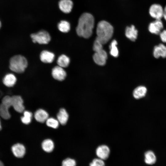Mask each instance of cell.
Returning a JSON list of instances; mask_svg holds the SVG:
<instances>
[{
  "label": "cell",
  "instance_id": "1",
  "mask_svg": "<svg viewBox=\"0 0 166 166\" xmlns=\"http://www.w3.org/2000/svg\"><path fill=\"white\" fill-rule=\"evenodd\" d=\"M94 25V19L90 14L85 13L80 17L76 31L79 36L85 38L90 37L92 34Z\"/></svg>",
  "mask_w": 166,
  "mask_h": 166
},
{
  "label": "cell",
  "instance_id": "2",
  "mask_svg": "<svg viewBox=\"0 0 166 166\" xmlns=\"http://www.w3.org/2000/svg\"><path fill=\"white\" fill-rule=\"evenodd\" d=\"M113 33V26L108 22L101 21L97 24L96 38L103 45L107 43L112 38Z\"/></svg>",
  "mask_w": 166,
  "mask_h": 166
},
{
  "label": "cell",
  "instance_id": "3",
  "mask_svg": "<svg viewBox=\"0 0 166 166\" xmlns=\"http://www.w3.org/2000/svg\"><path fill=\"white\" fill-rule=\"evenodd\" d=\"M10 68L12 71L20 73L24 72L28 65L27 61L24 56L17 55L11 58Z\"/></svg>",
  "mask_w": 166,
  "mask_h": 166
},
{
  "label": "cell",
  "instance_id": "4",
  "mask_svg": "<svg viewBox=\"0 0 166 166\" xmlns=\"http://www.w3.org/2000/svg\"><path fill=\"white\" fill-rule=\"evenodd\" d=\"M30 37L34 43L41 44H46L51 40L49 34L44 30H40L37 33L31 34Z\"/></svg>",
  "mask_w": 166,
  "mask_h": 166
},
{
  "label": "cell",
  "instance_id": "5",
  "mask_svg": "<svg viewBox=\"0 0 166 166\" xmlns=\"http://www.w3.org/2000/svg\"><path fill=\"white\" fill-rule=\"evenodd\" d=\"M164 9L160 4H154L152 5L149 9L150 16L156 19H161L163 17Z\"/></svg>",
  "mask_w": 166,
  "mask_h": 166
},
{
  "label": "cell",
  "instance_id": "6",
  "mask_svg": "<svg viewBox=\"0 0 166 166\" xmlns=\"http://www.w3.org/2000/svg\"><path fill=\"white\" fill-rule=\"evenodd\" d=\"M110 153V148L105 144L99 146L96 150V154L97 157L104 160L109 158Z\"/></svg>",
  "mask_w": 166,
  "mask_h": 166
},
{
  "label": "cell",
  "instance_id": "7",
  "mask_svg": "<svg viewBox=\"0 0 166 166\" xmlns=\"http://www.w3.org/2000/svg\"><path fill=\"white\" fill-rule=\"evenodd\" d=\"M94 62L97 65L103 66L105 65L107 58L106 52L103 49L97 52H95L93 56Z\"/></svg>",
  "mask_w": 166,
  "mask_h": 166
},
{
  "label": "cell",
  "instance_id": "8",
  "mask_svg": "<svg viewBox=\"0 0 166 166\" xmlns=\"http://www.w3.org/2000/svg\"><path fill=\"white\" fill-rule=\"evenodd\" d=\"M23 102V100L20 96L15 95L11 97V106L18 112L22 113L24 111L25 107Z\"/></svg>",
  "mask_w": 166,
  "mask_h": 166
},
{
  "label": "cell",
  "instance_id": "9",
  "mask_svg": "<svg viewBox=\"0 0 166 166\" xmlns=\"http://www.w3.org/2000/svg\"><path fill=\"white\" fill-rule=\"evenodd\" d=\"M163 28V24L161 19H156L149 24L148 29L151 33L159 34L162 31Z\"/></svg>",
  "mask_w": 166,
  "mask_h": 166
},
{
  "label": "cell",
  "instance_id": "10",
  "mask_svg": "<svg viewBox=\"0 0 166 166\" xmlns=\"http://www.w3.org/2000/svg\"><path fill=\"white\" fill-rule=\"evenodd\" d=\"M52 75L55 79L59 81H62L66 77V73L63 68L58 65L53 69Z\"/></svg>",
  "mask_w": 166,
  "mask_h": 166
},
{
  "label": "cell",
  "instance_id": "11",
  "mask_svg": "<svg viewBox=\"0 0 166 166\" xmlns=\"http://www.w3.org/2000/svg\"><path fill=\"white\" fill-rule=\"evenodd\" d=\"M58 5L61 11L65 13L68 14L71 11L73 3L71 0H60Z\"/></svg>",
  "mask_w": 166,
  "mask_h": 166
},
{
  "label": "cell",
  "instance_id": "12",
  "mask_svg": "<svg viewBox=\"0 0 166 166\" xmlns=\"http://www.w3.org/2000/svg\"><path fill=\"white\" fill-rule=\"evenodd\" d=\"M11 150L14 155L18 158L22 157L26 152L25 146L20 143H17L13 145L12 147Z\"/></svg>",
  "mask_w": 166,
  "mask_h": 166
},
{
  "label": "cell",
  "instance_id": "13",
  "mask_svg": "<svg viewBox=\"0 0 166 166\" xmlns=\"http://www.w3.org/2000/svg\"><path fill=\"white\" fill-rule=\"evenodd\" d=\"M153 54L154 57L156 58H158L160 57L166 58V46L162 44L155 46L153 50Z\"/></svg>",
  "mask_w": 166,
  "mask_h": 166
},
{
  "label": "cell",
  "instance_id": "14",
  "mask_svg": "<svg viewBox=\"0 0 166 166\" xmlns=\"http://www.w3.org/2000/svg\"><path fill=\"white\" fill-rule=\"evenodd\" d=\"M34 117L38 122L43 123L49 118L47 112L43 109H39L37 110L34 113Z\"/></svg>",
  "mask_w": 166,
  "mask_h": 166
},
{
  "label": "cell",
  "instance_id": "15",
  "mask_svg": "<svg viewBox=\"0 0 166 166\" xmlns=\"http://www.w3.org/2000/svg\"><path fill=\"white\" fill-rule=\"evenodd\" d=\"M40 59L42 62L45 63H51L53 61L55 55L54 53L47 50H44L40 54Z\"/></svg>",
  "mask_w": 166,
  "mask_h": 166
},
{
  "label": "cell",
  "instance_id": "16",
  "mask_svg": "<svg viewBox=\"0 0 166 166\" xmlns=\"http://www.w3.org/2000/svg\"><path fill=\"white\" fill-rule=\"evenodd\" d=\"M126 36L132 41H134L137 38L138 31L135 26L132 25L130 27H126L125 30Z\"/></svg>",
  "mask_w": 166,
  "mask_h": 166
},
{
  "label": "cell",
  "instance_id": "17",
  "mask_svg": "<svg viewBox=\"0 0 166 166\" xmlns=\"http://www.w3.org/2000/svg\"><path fill=\"white\" fill-rule=\"evenodd\" d=\"M147 92V88L145 86H140L134 89L133 95L135 99H139L145 97Z\"/></svg>",
  "mask_w": 166,
  "mask_h": 166
},
{
  "label": "cell",
  "instance_id": "18",
  "mask_svg": "<svg viewBox=\"0 0 166 166\" xmlns=\"http://www.w3.org/2000/svg\"><path fill=\"white\" fill-rule=\"evenodd\" d=\"M57 118L61 124L64 125L66 123L68 119L69 115L65 109L61 108L60 109L57 115Z\"/></svg>",
  "mask_w": 166,
  "mask_h": 166
},
{
  "label": "cell",
  "instance_id": "19",
  "mask_svg": "<svg viewBox=\"0 0 166 166\" xmlns=\"http://www.w3.org/2000/svg\"><path fill=\"white\" fill-rule=\"evenodd\" d=\"M145 163L148 165H152L156 161V157L154 152L151 151H148L144 154Z\"/></svg>",
  "mask_w": 166,
  "mask_h": 166
},
{
  "label": "cell",
  "instance_id": "20",
  "mask_svg": "<svg viewBox=\"0 0 166 166\" xmlns=\"http://www.w3.org/2000/svg\"><path fill=\"white\" fill-rule=\"evenodd\" d=\"M16 81V78L15 76L11 73L6 74L4 77L3 82L6 86L11 87L14 85Z\"/></svg>",
  "mask_w": 166,
  "mask_h": 166
},
{
  "label": "cell",
  "instance_id": "21",
  "mask_svg": "<svg viewBox=\"0 0 166 166\" xmlns=\"http://www.w3.org/2000/svg\"><path fill=\"white\" fill-rule=\"evenodd\" d=\"M42 148L45 152H50L53 151L54 148V144L53 141L50 139L44 140L42 144Z\"/></svg>",
  "mask_w": 166,
  "mask_h": 166
},
{
  "label": "cell",
  "instance_id": "22",
  "mask_svg": "<svg viewBox=\"0 0 166 166\" xmlns=\"http://www.w3.org/2000/svg\"><path fill=\"white\" fill-rule=\"evenodd\" d=\"M70 61V59L68 57L63 54L58 57L57 63L58 66L63 68L66 67L69 65Z\"/></svg>",
  "mask_w": 166,
  "mask_h": 166
},
{
  "label": "cell",
  "instance_id": "23",
  "mask_svg": "<svg viewBox=\"0 0 166 166\" xmlns=\"http://www.w3.org/2000/svg\"><path fill=\"white\" fill-rule=\"evenodd\" d=\"M58 30L63 33L68 32L70 29V25L69 22L65 20L61 21L57 25Z\"/></svg>",
  "mask_w": 166,
  "mask_h": 166
},
{
  "label": "cell",
  "instance_id": "24",
  "mask_svg": "<svg viewBox=\"0 0 166 166\" xmlns=\"http://www.w3.org/2000/svg\"><path fill=\"white\" fill-rule=\"evenodd\" d=\"M117 41L113 40L111 42L110 45V53L113 57H116L119 55V51L117 47Z\"/></svg>",
  "mask_w": 166,
  "mask_h": 166
},
{
  "label": "cell",
  "instance_id": "25",
  "mask_svg": "<svg viewBox=\"0 0 166 166\" xmlns=\"http://www.w3.org/2000/svg\"><path fill=\"white\" fill-rule=\"evenodd\" d=\"M0 115L5 119H8L10 117L9 109L2 103L0 105Z\"/></svg>",
  "mask_w": 166,
  "mask_h": 166
},
{
  "label": "cell",
  "instance_id": "26",
  "mask_svg": "<svg viewBox=\"0 0 166 166\" xmlns=\"http://www.w3.org/2000/svg\"><path fill=\"white\" fill-rule=\"evenodd\" d=\"M32 117V113L31 112L25 111L24 112L23 116L21 117V120L23 123L28 124L31 122Z\"/></svg>",
  "mask_w": 166,
  "mask_h": 166
},
{
  "label": "cell",
  "instance_id": "27",
  "mask_svg": "<svg viewBox=\"0 0 166 166\" xmlns=\"http://www.w3.org/2000/svg\"><path fill=\"white\" fill-rule=\"evenodd\" d=\"M46 125L53 128H57L59 125V122L57 120L53 118H48L46 121Z\"/></svg>",
  "mask_w": 166,
  "mask_h": 166
},
{
  "label": "cell",
  "instance_id": "28",
  "mask_svg": "<svg viewBox=\"0 0 166 166\" xmlns=\"http://www.w3.org/2000/svg\"><path fill=\"white\" fill-rule=\"evenodd\" d=\"M90 166H104L105 165V163L104 160L98 157L94 158L92 162L89 164Z\"/></svg>",
  "mask_w": 166,
  "mask_h": 166
},
{
  "label": "cell",
  "instance_id": "29",
  "mask_svg": "<svg viewBox=\"0 0 166 166\" xmlns=\"http://www.w3.org/2000/svg\"><path fill=\"white\" fill-rule=\"evenodd\" d=\"M103 44L99 40L96 39L93 45V50L95 52H97L103 49Z\"/></svg>",
  "mask_w": 166,
  "mask_h": 166
},
{
  "label": "cell",
  "instance_id": "30",
  "mask_svg": "<svg viewBox=\"0 0 166 166\" xmlns=\"http://www.w3.org/2000/svg\"><path fill=\"white\" fill-rule=\"evenodd\" d=\"M76 165L75 161L73 159L67 158L63 161L62 165L63 166H74Z\"/></svg>",
  "mask_w": 166,
  "mask_h": 166
},
{
  "label": "cell",
  "instance_id": "31",
  "mask_svg": "<svg viewBox=\"0 0 166 166\" xmlns=\"http://www.w3.org/2000/svg\"><path fill=\"white\" fill-rule=\"evenodd\" d=\"M161 41L166 43V30H162L159 34Z\"/></svg>",
  "mask_w": 166,
  "mask_h": 166
},
{
  "label": "cell",
  "instance_id": "32",
  "mask_svg": "<svg viewBox=\"0 0 166 166\" xmlns=\"http://www.w3.org/2000/svg\"><path fill=\"white\" fill-rule=\"evenodd\" d=\"M163 17L166 21V6L164 9Z\"/></svg>",
  "mask_w": 166,
  "mask_h": 166
},
{
  "label": "cell",
  "instance_id": "33",
  "mask_svg": "<svg viewBox=\"0 0 166 166\" xmlns=\"http://www.w3.org/2000/svg\"><path fill=\"white\" fill-rule=\"evenodd\" d=\"M3 165V163L0 161V166Z\"/></svg>",
  "mask_w": 166,
  "mask_h": 166
},
{
  "label": "cell",
  "instance_id": "34",
  "mask_svg": "<svg viewBox=\"0 0 166 166\" xmlns=\"http://www.w3.org/2000/svg\"><path fill=\"white\" fill-rule=\"evenodd\" d=\"M1 129H2V126L1 125V122H0V130Z\"/></svg>",
  "mask_w": 166,
  "mask_h": 166
},
{
  "label": "cell",
  "instance_id": "35",
  "mask_svg": "<svg viewBox=\"0 0 166 166\" xmlns=\"http://www.w3.org/2000/svg\"><path fill=\"white\" fill-rule=\"evenodd\" d=\"M1 22L0 21V28H1Z\"/></svg>",
  "mask_w": 166,
  "mask_h": 166
}]
</instances>
